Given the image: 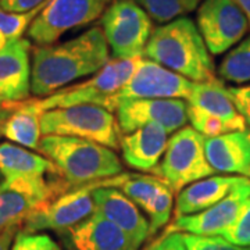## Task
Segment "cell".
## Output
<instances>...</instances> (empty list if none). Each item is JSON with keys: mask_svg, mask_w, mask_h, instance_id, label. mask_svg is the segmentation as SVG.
I'll use <instances>...</instances> for the list:
<instances>
[{"mask_svg": "<svg viewBox=\"0 0 250 250\" xmlns=\"http://www.w3.org/2000/svg\"><path fill=\"white\" fill-rule=\"evenodd\" d=\"M110 60L107 41L99 27L62 43L38 46L32 54L31 92L49 96L74 81L95 75Z\"/></svg>", "mask_w": 250, "mask_h": 250, "instance_id": "1", "label": "cell"}, {"mask_svg": "<svg viewBox=\"0 0 250 250\" xmlns=\"http://www.w3.org/2000/svg\"><path fill=\"white\" fill-rule=\"evenodd\" d=\"M145 56L192 82L215 78L211 53L196 24L188 17L177 18L154 28Z\"/></svg>", "mask_w": 250, "mask_h": 250, "instance_id": "2", "label": "cell"}, {"mask_svg": "<svg viewBox=\"0 0 250 250\" xmlns=\"http://www.w3.org/2000/svg\"><path fill=\"white\" fill-rule=\"evenodd\" d=\"M38 150L53 163L60 177L71 188L123 174L117 153L92 141L46 135L41 139Z\"/></svg>", "mask_w": 250, "mask_h": 250, "instance_id": "3", "label": "cell"}, {"mask_svg": "<svg viewBox=\"0 0 250 250\" xmlns=\"http://www.w3.org/2000/svg\"><path fill=\"white\" fill-rule=\"evenodd\" d=\"M41 129L43 136H74L113 150L120 149L121 142V131L113 111L99 104L47 110L41 116Z\"/></svg>", "mask_w": 250, "mask_h": 250, "instance_id": "4", "label": "cell"}, {"mask_svg": "<svg viewBox=\"0 0 250 250\" xmlns=\"http://www.w3.org/2000/svg\"><path fill=\"white\" fill-rule=\"evenodd\" d=\"M71 187L57 175L4 179L0 184V233L18 232L31 215Z\"/></svg>", "mask_w": 250, "mask_h": 250, "instance_id": "5", "label": "cell"}, {"mask_svg": "<svg viewBox=\"0 0 250 250\" xmlns=\"http://www.w3.org/2000/svg\"><path fill=\"white\" fill-rule=\"evenodd\" d=\"M141 59H111L89 80L65 86L45 99H27V102L41 114L47 110L80 104H99L106 107L108 99L116 95L134 74Z\"/></svg>", "mask_w": 250, "mask_h": 250, "instance_id": "6", "label": "cell"}, {"mask_svg": "<svg viewBox=\"0 0 250 250\" xmlns=\"http://www.w3.org/2000/svg\"><path fill=\"white\" fill-rule=\"evenodd\" d=\"M187 103L188 121L205 138H215L248 128L228 88L217 78L193 82Z\"/></svg>", "mask_w": 250, "mask_h": 250, "instance_id": "7", "label": "cell"}, {"mask_svg": "<svg viewBox=\"0 0 250 250\" xmlns=\"http://www.w3.org/2000/svg\"><path fill=\"white\" fill-rule=\"evenodd\" d=\"M205 143V136L187 125L168 139L156 174L172 192L179 193L188 185L215 174L206 157Z\"/></svg>", "mask_w": 250, "mask_h": 250, "instance_id": "8", "label": "cell"}, {"mask_svg": "<svg viewBox=\"0 0 250 250\" xmlns=\"http://www.w3.org/2000/svg\"><path fill=\"white\" fill-rule=\"evenodd\" d=\"M102 29L113 59H141L152 35V18L135 0H116L102 14Z\"/></svg>", "mask_w": 250, "mask_h": 250, "instance_id": "9", "label": "cell"}, {"mask_svg": "<svg viewBox=\"0 0 250 250\" xmlns=\"http://www.w3.org/2000/svg\"><path fill=\"white\" fill-rule=\"evenodd\" d=\"M124 174H118L116 177L95 181L86 185H81L68 189L60 196L53 199L28 218L22 229L24 232H39L52 229L62 232L78 225L83 220L96 211L93 190L100 187L118 188Z\"/></svg>", "mask_w": 250, "mask_h": 250, "instance_id": "10", "label": "cell"}, {"mask_svg": "<svg viewBox=\"0 0 250 250\" xmlns=\"http://www.w3.org/2000/svg\"><path fill=\"white\" fill-rule=\"evenodd\" d=\"M108 3L110 0H49L28 28V39L39 46L53 45L65 32L100 17Z\"/></svg>", "mask_w": 250, "mask_h": 250, "instance_id": "11", "label": "cell"}, {"mask_svg": "<svg viewBox=\"0 0 250 250\" xmlns=\"http://www.w3.org/2000/svg\"><path fill=\"white\" fill-rule=\"evenodd\" d=\"M193 82L149 59H141L124 86L108 99L106 108L114 111L123 100L138 99H188Z\"/></svg>", "mask_w": 250, "mask_h": 250, "instance_id": "12", "label": "cell"}, {"mask_svg": "<svg viewBox=\"0 0 250 250\" xmlns=\"http://www.w3.org/2000/svg\"><path fill=\"white\" fill-rule=\"evenodd\" d=\"M197 28L211 54H223L249 31L246 14L233 0H205L197 11Z\"/></svg>", "mask_w": 250, "mask_h": 250, "instance_id": "13", "label": "cell"}, {"mask_svg": "<svg viewBox=\"0 0 250 250\" xmlns=\"http://www.w3.org/2000/svg\"><path fill=\"white\" fill-rule=\"evenodd\" d=\"M114 111L123 134H131L149 124L161 125L168 134H174L188 123V103L184 99L123 100Z\"/></svg>", "mask_w": 250, "mask_h": 250, "instance_id": "14", "label": "cell"}, {"mask_svg": "<svg viewBox=\"0 0 250 250\" xmlns=\"http://www.w3.org/2000/svg\"><path fill=\"white\" fill-rule=\"evenodd\" d=\"M249 197L250 179L246 178L228 196L205 211L175 217L168 229L171 232H187L202 236H223L236 221L242 207Z\"/></svg>", "mask_w": 250, "mask_h": 250, "instance_id": "15", "label": "cell"}, {"mask_svg": "<svg viewBox=\"0 0 250 250\" xmlns=\"http://www.w3.org/2000/svg\"><path fill=\"white\" fill-rule=\"evenodd\" d=\"M60 233L67 250H138L128 235L99 213Z\"/></svg>", "mask_w": 250, "mask_h": 250, "instance_id": "16", "label": "cell"}, {"mask_svg": "<svg viewBox=\"0 0 250 250\" xmlns=\"http://www.w3.org/2000/svg\"><path fill=\"white\" fill-rule=\"evenodd\" d=\"M93 200L96 213L116 224L136 246H142L149 236L150 224L129 197L116 188L100 187L93 190Z\"/></svg>", "mask_w": 250, "mask_h": 250, "instance_id": "17", "label": "cell"}, {"mask_svg": "<svg viewBox=\"0 0 250 250\" xmlns=\"http://www.w3.org/2000/svg\"><path fill=\"white\" fill-rule=\"evenodd\" d=\"M29 39H18L0 50V102L27 100L31 92Z\"/></svg>", "mask_w": 250, "mask_h": 250, "instance_id": "18", "label": "cell"}, {"mask_svg": "<svg viewBox=\"0 0 250 250\" xmlns=\"http://www.w3.org/2000/svg\"><path fill=\"white\" fill-rule=\"evenodd\" d=\"M205 150L215 172L250 179V128L206 138Z\"/></svg>", "mask_w": 250, "mask_h": 250, "instance_id": "19", "label": "cell"}, {"mask_svg": "<svg viewBox=\"0 0 250 250\" xmlns=\"http://www.w3.org/2000/svg\"><path fill=\"white\" fill-rule=\"evenodd\" d=\"M168 143V132L157 124L145 125L121 136L120 149L124 161L135 170L154 171Z\"/></svg>", "mask_w": 250, "mask_h": 250, "instance_id": "20", "label": "cell"}, {"mask_svg": "<svg viewBox=\"0 0 250 250\" xmlns=\"http://www.w3.org/2000/svg\"><path fill=\"white\" fill-rule=\"evenodd\" d=\"M245 179L238 175H211L188 185L178 193L175 217L205 211L228 196Z\"/></svg>", "mask_w": 250, "mask_h": 250, "instance_id": "21", "label": "cell"}, {"mask_svg": "<svg viewBox=\"0 0 250 250\" xmlns=\"http://www.w3.org/2000/svg\"><path fill=\"white\" fill-rule=\"evenodd\" d=\"M0 174L4 179H16L57 175L59 171L49 159L6 142L0 143Z\"/></svg>", "mask_w": 250, "mask_h": 250, "instance_id": "22", "label": "cell"}, {"mask_svg": "<svg viewBox=\"0 0 250 250\" xmlns=\"http://www.w3.org/2000/svg\"><path fill=\"white\" fill-rule=\"evenodd\" d=\"M10 111L4 126L3 136L28 149H36L41 142V113L32 107L27 100L17 103H3Z\"/></svg>", "mask_w": 250, "mask_h": 250, "instance_id": "23", "label": "cell"}, {"mask_svg": "<svg viewBox=\"0 0 250 250\" xmlns=\"http://www.w3.org/2000/svg\"><path fill=\"white\" fill-rule=\"evenodd\" d=\"M168 185L160 177L141 174H124V178L118 185L125 196L129 197L135 205L142 207L143 210Z\"/></svg>", "mask_w": 250, "mask_h": 250, "instance_id": "24", "label": "cell"}, {"mask_svg": "<svg viewBox=\"0 0 250 250\" xmlns=\"http://www.w3.org/2000/svg\"><path fill=\"white\" fill-rule=\"evenodd\" d=\"M223 80L233 83H245L250 81V35L229 50L218 68Z\"/></svg>", "mask_w": 250, "mask_h": 250, "instance_id": "25", "label": "cell"}, {"mask_svg": "<svg viewBox=\"0 0 250 250\" xmlns=\"http://www.w3.org/2000/svg\"><path fill=\"white\" fill-rule=\"evenodd\" d=\"M49 0L36 9L29 10L27 13H9L0 9V50L18 39H21L24 32L28 31L32 21L38 17V14L45 9Z\"/></svg>", "mask_w": 250, "mask_h": 250, "instance_id": "26", "label": "cell"}, {"mask_svg": "<svg viewBox=\"0 0 250 250\" xmlns=\"http://www.w3.org/2000/svg\"><path fill=\"white\" fill-rule=\"evenodd\" d=\"M149 17L167 24L177 18L184 17L185 14L193 11L200 4L202 0H136Z\"/></svg>", "mask_w": 250, "mask_h": 250, "instance_id": "27", "label": "cell"}, {"mask_svg": "<svg viewBox=\"0 0 250 250\" xmlns=\"http://www.w3.org/2000/svg\"><path fill=\"white\" fill-rule=\"evenodd\" d=\"M174 203V192L170 188L166 187L154 196L152 202L146 206L145 211L150 217V228H149V236L156 235V232L161 229L166 224L168 223L171 217Z\"/></svg>", "mask_w": 250, "mask_h": 250, "instance_id": "28", "label": "cell"}, {"mask_svg": "<svg viewBox=\"0 0 250 250\" xmlns=\"http://www.w3.org/2000/svg\"><path fill=\"white\" fill-rule=\"evenodd\" d=\"M223 236L236 246L250 248V197L242 207L236 221Z\"/></svg>", "mask_w": 250, "mask_h": 250, "instance_id": "29", "label": "cell"}, {"mask_svg": "<svg viewBox=\"0 0 250 250\" xmlns=\"http://www.w3.org/2000/svg\"><path fill=\"white\" fill-rule=\"evenodd\" d=\"M187 250H250V248L236 246L224 236H202L192 233H182Z\"/></svg>", "mask_w": 250, "mask_h": 250, "instance_id": "30", "label": "cell"}, {"mask_svg": "<svg viewBox=\"0 0 250 250\" xmlns=\"http://www.w3.org/2000/svg\"><path fill=\"white\" fill-rule=\"evenodd\" d=\"M11 250H62V248L46 233L18 231Z\"/></svg>", "mask_w": 250, "mask_h": 250, "instance_id": "31", "label": "cell"}, {"mask_svg": "<svg viewBox=\"0 0 250 250\" xmlns=\"http://www.w3.org/2000/svg\"><path fill=\"white\" fill-rule=\"evenodd\" d=\"M228 90L231 93V98H232L239 114L243 117L246 125H249L250 128V85L228 88Z\"/></svg>", "mask_w": 250, "mask_h": 250, "instance_id": "32", "label": "cell"}, {"mask_svg": "<svg viewBox=\"0 0 250 250\" xmlns=\"http://www.w3.org/2000/svg\"><path fill=\"white\" fill-rule=\"evenodd\" d=\"M150 250H187L184 235L181 232H171L167 228L159 239L152 242Z\"/></svg>", "mask_w": 250, "mask_h": 250, "instance_id": "33", "label": "cell"}, {"mask_svg": "<svg viewBox=\"0 0 250 250\" xmlns=\"http://www.w3.org/2000/svg\"><path fill=\"white\" fill-rule=\"evenodd\" d=\"M46 0H0V9L9 13H27L43 4Z\"/></svg>", "mask_w": 250, "mask_h": 250, "instance_id": "34", "label": "cell"}, {"mask_svg": "<svg viewBox=\"0 0 250 250\" xmlns=\"http://www.w3.org/2000/svg\"><path fill=\"white\" fill-rule=\"evenodd\" d=\"M16 232L0 233V250H9L10 243L13 241V236Z\"/></svg>", "mask_w": 250, "mask_h": 250, "instance_id": "35", "label": "cell"}, {"mask_svg": "<svg viewBox=\"0 0 250 250\" xmlns=\"http://www.w3.org/2000/svg\"><path fill=\"white\" fill-rule=\"evenodd\" d=\"M239 7L242 9V11L246 14V17L249 20V24H250V0H233Z\"/></svg>", "mask_w": 250, "mask_h": 250, "instance_id": "36", "label": "cell"}, {"mask_svg": "<svg viewBox=\"0 0 250 250\" xmlns=\"http://www.w3.org/2000/svg\"><path fill=\"white\" fill-rule=\"evenodd\" d=\"M10 114H6V116H0V138L3 136V126H4V123H6V120H7V117Z\"/></svg>", "mask_w": 250, "mask_h": 250, "instance_id": "37", "label": "cell"}, {"mask_svg": "<svg viewBox=\"0 0 250 250\" xmlns=\"http://www.w3.org/2000/svg\"><path fill=\"white\" fill-rule=\"evenodd\" d=\"M6 114H10V111L7 108L3 106V103L0 102V116H6Z\"/></svg>", "mask_w": 250, "mask_h": 250, "instance_id": "38", "label": "cell"}, {"mask_svg": "<svg viewBox=\"0 0 250 250\" xmlns=\"http://www.w3.org/2000/svg\"><path fill=\"white\" fill-rule=\"evenodd\" d=\"M150 248H152V243H150L149 246H146V248H145V249H143V250H150Z\"/></svg>", "mask_w": 250, "mask_h": 250, "instance_id": "39", "label": "cell"}]
</instances>
